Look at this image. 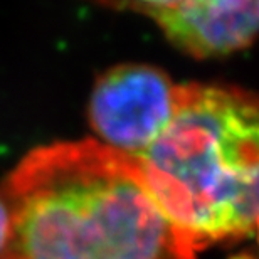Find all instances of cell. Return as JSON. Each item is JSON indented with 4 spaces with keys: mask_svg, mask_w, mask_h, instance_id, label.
<instances>
[{
    "mask_svg": "<svg viewBox=\"0 0 259 259\" xmlns=\"http://www.w3.org/2000/svg\"><path fill=\"white\" fill-rule=\"evenodd\" d=\"M182 0H125V4L130 7L137 9L143 15L148 12H157V10H167L175 7Z\"/></svg>",
    "mask_w": 259,
    "mask_h": 259,
    "instance_id": "obj_5",
    "label": "cell"
},
{
    "mask_svg": "<svg viewBox=\"0 0 259 259\" xmlns=\"http://www.w3.org/2000/svg\"><path fill=\"white\" fill-rule=\"evenodd\" d=\"M0 194L9 210L0 259H195L137 158L98 140L32 150Z\"/></svg>",
    "mask_w": 259,
    "mask_h": 259,
    "instance_id": "obj_1",
    "label": "cell"
},
{
    "mask_svg": "<svg viewBox=\"0 0 259 259\" xmlns=\"http://www.w3.org/2000/svg\"><path fill=\"white\" fill-rule=\"evenodd\" d=\"M145 15L170 44L195 59L239 53L259 37V0H182Z\"/></svg>",
    "mask_w": 259,
    "mask_h": 259,
    "instance_id": "obj_4",
    "label": "cell"
},
{
    "mask_svg": "<svg viewBox=\"0 0 259 259\" xmlns=\"http://www.w3.org/2000/svg\"><path fill=\"white\" fill-rule=\"evenodd\" d=\"M177 84L150 64L125 63L98 76L88 101V121L98 142L138 158L174 116Z\"/></svg>",
    "mask_w": 259,
    "mask_h": 259,
    "instance_id": "obj_3",
    "label": "cell"
},
{
    "mask_svg": "<svg viewBox=\"0 0 259 259\" xmlns=\"http://www.w3.org/2000/svg\"><path fill=\"white\" fill-rule=\"evenodd\" d=\"M137 162L195 249L249 236L259 217V95L177 84L172 120Z\"/></svg>",
    "mask_w": 259,
    "mask_h": 259,
    "instance_id": "obj_2",
    "label": "cell"
},
{
    "mask_svg": "<svg viewBox=\"0 0 259 259\" xmlns=\"http://www.w3.org/2000/svg\"><path fill=\"white\" fill-rule=\"evenodd\" d=\"M256 234H257V242H259V217H257V222H256V227H254Z\"/></svg>",
    "mask_w": 259,
    "mask_h": 259,
    "instance_id": "obj_7",
    "label": "cell"
},
{
    "mask_svg": "<svg viewBox=\"0 0 259 259\" xmlns=\"http://www.w3.org/2000/svg\"><path fill=\"white\" fill-rule=\"evenodd\" d=\"M7 232H9V210L2 194H0V251H2V247L5 244V239H7Z\"/></svg>",
    "mask_w": 259,
    "mask_h": 259,
    "instance_id": "obj_6",
    "label": "cell"
}]
</instances>
